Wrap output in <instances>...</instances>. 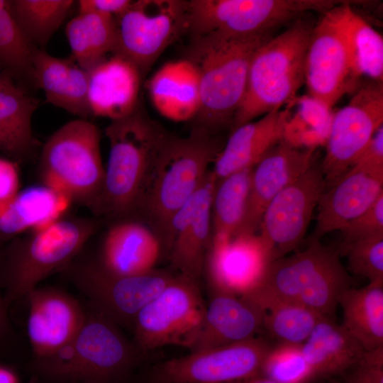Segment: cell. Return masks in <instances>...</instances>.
I'll return each instance as SVG.
<instances>
[{"label":"cell","instance_id":"obj_1","mask_svg":"<svg viewBox=\"0 0 383 383\" xmlns=\"http://www.w3.org/2000/svg\"><path fill=\"white\" fill-rule=\"evenodd\" d=\"M140 105L105 128L109 159L102 190L91 212L109 224L135 218L169 135Z\"/></svg>","mask_w":383,"mask_h":383},{"label":"cell","instance_id":"obj_2","mask_svg":"<svg viewBox=\"0 0 383 383\" xmlns=\"http://www.w3.org/2000/svg\"><path fill=\"white\" fill-rule=\"evenodd\" d=\"M271 37L272 33L192 36L186 57L194 64L199 76L198 127L211 133L231 127L245 94L252 57Z\"/></svg>","mask_w":383,"mask_h":383},{"label":"cell","instance_id":"obj_3","mask_svg":"<svg viewBox=\"0 0 383 383\" xmlns=\"http://www.w3.org/2000/svg\"><path fill=\"white\" fill-rule=\"evenodd\" d=\"M96 217L62 216L40 229L14 238L0 252V287L8 306L42 280L62 272L99 231Z\"/></svg>","mask_w":383,"mask_h":383},{"label":"cell","instance_id":"obj_4","mask_svg":"<svg viewBox=\"0 0 383 383\" xmlns=\"http://www.w3.org/2000/svg\"><path fill=\"white\" fill-rule=\"evenodd\" d=\"M223 146L213 133L199 127L165 140L138 211L152 223L163 248L173 216L201 187Z\"/></svg>","mask_w":383,"mask_h":383},{"label":"cell","instance_id":"obj_5","mask_svg":"<svg viewBox=\"0 0 383 383\" xmlns=\"http://www.w3.org/2000/svg\"><path fill=\"white\" fill-rule=\"evenodd\" d=\"M142 352L114 322L91 308L76 336L55 353L35 359L43 377L64 383H120Z\"/></svg>","mask_w":383,"mask_h":383},{"label":"cell","instance_id":"obj_6","mask_svg":"<svg viewBox=\"0 0 383 383\" xmlns=\"http://www.w3.org/2000/svg\"><path fill=\"white\" fill-rule=\"evenodd\" d=\"M313 27L299 20L257 49L232 130L292 103L304 83L305 59Z\"/></svg>","mask_w":383,"mask_h":383},{"label":"cell","instance_id":"obj_7","mask_svg":"<svg viewBox=\"0 0 383 383\" xmlns=\"http://www.w3.org/2000/svg\"><path fill=\"white\" fill-rule=\"evenodd\" d=\"M340 255L339 248L311 238L306 248L270 262L248 292L298 302L329 317L351 284Z\"/></svg>","mask_w":383,"mask_h":383},{"label":"cell","instance_id":"obj_8","mask_svg":"<svg viewBox=\"0 0 383 383\" xmlns=\"http://www.w3.org/2000/svg\"><path fill=\"white\" fill-rule=\"evenodd\" d=\"M100 143L98 127L88 119L79 118L59 128L40 149L38 173L42 184L91 211L105 175Z\"/></svg>","mask_w":383,"mask_h":383},{"label":"cell","instance_id":"obj_9","mask_svg":"<svg viewBox=\"0 0 383 383\" xmlns=\"http://www.w3.org/2000/svg\"><path fill=\"white\" fill-rule=\"evenodd\" d=\"M333 0H189L187 31L250 35L272 33L279 26L308 12L325 13L342 3Z\"/></svg>","mask_w":383,"mask_h":383},{"label":"cell","instance_id":"obj_10","mask_svg":"<svg viewBox=\"0 0 383 383\" xmlns=\"http://www.w3.org/2000/svg\"><path fill=\"white\" fill-rule=\"evenodd\" d=\"M206 301L199 281L177 274L137 315L131 331L142 352L169 345L189 350L203 323Z\"/></svg>","mask_w":383,"mask_h":383},{"label":"cell","instance_id":"obj_11","mask_svg":"<svg viewBox=\"0 0 383 383\" xmlns=\"http://www.w3.org/2000/svg\"><path fill=\"white\" fill-rule=\"evenodd\" d=\"M89 300L91 308L119 327L131 330L138 313L171 282L164 270L132 276L110 274L94 260L77 256L62 271Z\"/></svg>","mask_w":383,"mask_h":383},{"label":"cell","instance_id":"obj_12","mask_svg":"<svg viewBox=\"0 0 383 383\" xmlns=\"http://www.w3.org/2000/svg\"><path fill=\"white\" fill-rule=\"evenodd\" d=\"M187 9L183 0L132 1L116 18L113 53L131 62L144 77L163 52L187 31Z\"/></svg>","mask_w":383,"mask_h":383},{"label":"cell","instance_id":"obj_13","mask_svg":"<svg viewBox=\"0 0 383 383\" xmlns=\"http://www.w3.org/2000/svg\"><path fill=\"white\" fill-rule=\"evenodd\" d=\"M383 125V83L371 81L334 113L320 165L326 189L350 169Z\"/></svg>","mask_w":383,"mask_h":383},{"label":"cell","instance_id":"obj_14","mask_svg":"<svg viewBox=\"0 0 383 383\" xmlns=\"http://www.w3.org/2000/svg\"><path fill=\"white\" fill-rule=\"evenodd\" d=\"M271 346L258 337L228 345L189 352L154 368L160 383H238L259 376Z\"/></svg>","mask_w":383,"mask_h":383},{"label":"cell","instance_id":"obj_15","mask_svg":"<svg viewBox=\"0 0 383 383\" xmlns=\"http://www.w3.org/2000/svg\"><path fill=\"white\" fill-rule=\"evenodd\" d=\"M325 189L321 167L314 162L269 203L258 233L270 262L287 255L299 245Z\"/></svg>","mask_w":383,"mask_h":383},{"label":"cell","instance_id":"obj_16","mask_svg":"<svg viewBox=\"0 0 383 383\" xmlns=\"http://www.w3.org/2000/svg\"><path fill=\"white\" fill-rule=\"evenodd\" d=\"M383 195V158L364 152L355 164L326 189L317 204L312 239L340 231Z\"/></svg>","mask_w":383,"mask_h":383},{"label":"cell","instance_id":"obj_17","mask_svg":"<svg viewBox=\"0 0 383 383\" xmlns=\"http://www.w3.org/2000/svg\"><path fill=\"white\" fill-rule=\"evenodd\" d=\"M216 184L209 172L205 181L173 216L165 250L177 274L199 281L211 240V202Z\"/></svg>","mask_w":383,"mask_h":383},{"label":"cell","instance_id":"obj_18","mask_svg":"<svg viewBox=\"0 0 383 383\" xmlns=\"http://www.w3.org/2000/svg\"><path fill=\"white\" fill-rule=\"evenodd\" d=\"M269 263L260 234L242 232L211 236L204 272L210 292L242 295L258 282Z\"/></svg>","mask_w":383,"mask_h":383},{"label":"cell","instance_id":"obj_19","mask_svg":"<svg viewBox=\"0 0 383 383\" xmlns=\"http://www.w3.org/2000/svg\"><path fill=\"white\" fill-rule=\"evenodd\" d=\"M355 82L342 36L326 11L309 40L304 67L308 94L332 108Z\"/></svg>","mask_w":383,"mask_h":383},{"label":"cell","instance_id":"obj_20","mask_svg":"<svg viewBox=\"0 0 383 383\" xmlns=\"http://www.w3.org/2000/svg\"><path fill=\"white\" fill-rule=\"evenodd\" d=\"M26 297L27 333L35 359L48 357L67 345L84 322L87 311L62 290L36 287Z\"/></svg>","mask_w":383,"mask_h":383},{"label":"cell","instance_id":"obj_21","mask_svg":"<svg viewBox=\"0 0 383 383\" xmlns=\"http://www.w3.org/2000/svg\"><path fill=\"white\" fill-rule=\"evenodd\" d=\"M316 150L295 148L281 140L255 165L245 218L238 233H258L269 203L314 163Z\"/></svg>","mask_w":383,"mask_h":383},{"label":"cell","instance_id":"obj_22","mask_svg":"<svg viewBox=\"0 0 383 383\" xmlns=\"http://www.w3.org/2000/svg\"><path fill=\"white\" fill-rule=\"evenodd\" d=\"M162 248L150 226L137 218L126 219L109 224L93 260L112 274H143L156 269Z\"/></svg>","mask_w":383,"mask_h":383},{"label":"cell","instance_id":"obj_23","mask_svg":"<svg viewBox=\"0 0 383 383\" xmlns=\"http://www.w3.org/2000/svg\"><path fill=\"white\" fill-rule=\"evenodd\" d=\"M88 72V103L92 116L120 119L140 104L143 77L123 56L112 53Z\"/></svg>","mask_w":383,"mask_h":383},{"label":"cell","instance_id":"obj_24","mask_svg":"<svg viewBox=\"0 0 383 383\" xmlns=\"http://www.w3.org/2000/svg\"><path fill=\"white\" fill-rule=\"evenodd\" d=\"M262 328L260 310L245 297L210 292L203 323L189 352L248 340Z\"/></svg>","mask_w":383,"mask_h":383},{"label":"cell","instance_id":"obj_25","mask_svg":"<svg viewBox=\"0 0 383 383\" xmlns=\"http://www.w3.org/2000/svg\"><path fill=\"white\" fill-rule=\"evenodd\" d=\"M290 109L270 112L235 129L213 165L216 181L238 171L251 168L283 138Z\"/></svg>","mask_w":383,"mask_h":383},{"label":"cell","instance_id":"obj_26","mask_svg":"<svg viewBox=\"0 0 383 383\" xmlns=\"http://www.w3.org/2000/svg\"><path fill=\"white\" fill-rule=\"evenodd\" d=\"M148 96L155 110L174 122L196 118L201 107L199 76L187 57L162 65L148 79Z\"/></svg>","mask_w":383,"mask_h":383},{"label":"cell","instance_id":"obj_27","mask_svg":"<svg viewBox=\"0 0 383 383\" xmlns=\"http://www.w3.org/2000/svg\"><path fill=\"white\" fill-rule=\"evenodd\" d=\"M35 86L47 103L79 118L91 116L88 103L89 72L72 58L54 57L36 48L33 58Z\"/></svg>","mask_w":383,"mask_h":383},{"label":"cell","instance_id":"obj_28","mask_svg":"<svg viewBox=\"0 0 383 383\" xmlns=\"http://www.w3.org/2000/svg\"><path fill=\"white\" fill-rule=\"evenodd\" d=\"M343 40L353 77L383 82L382 36L344 1L327 11Z\"/></svg>","mask_w":383,"mask_h":383},{"label":"cell","instance_id":"obj_29","mask_svg":"<svg viewBox=\"0 0 383 383\" xmlns=\"http://www.w3.org/2000/svg\"><path fill=\"white\" fill-rule=\"evenodd\" d=\"M38 106V100L13 82L0 90V152L17 163L39 157L40 145L32 130Z\"/></svg>","mask_w":383,"mask_h":383},{"label":"cell","instance_id":"obj_30","mask_svg":"<svg viewBox=\"0 0 383 383\" xmlns=\"http://www.w3.org/2000/svg\"><path fill=\"white\" fill-rule=\"evenodd\" d=\"M311 377L344 374L366 351L341 326L323 317L300 345Z\"/></svg>","mask_w":383,"mask_h":383},{"label":"cell","instance_id":"obj_31","mask_svg":"<svg viewBox=\"0 0 383 383\" xmlns=\"http://www.w3.org/2000/svg\"><path fill=\"white\" fill-rule=\"evenodd\" d=\"M71 201L43 184L20 191L0 209V242L40 229L62 216Z\"/></svg>","mask_w":383,"mask_h":383},{"label":"cell","instance_id":"obj_32","mask_svg":"<svg viewBox=\"0 0 383 383\" xmlns=\"http://www.w3.org/2000/svg\"><path fill=\"white\" fill-rule=\"evenodd\" d=\"M240 296L260 310L262 328L279 344L301 345L325 317L301 304L263 292L250 291Z\"/></svg>","mask_w":383,"mask_h":383},{"label":"cell","instance_id":"obj_33","mask_svg":"<svg viewBox=\"0 0 383 383\" xmlns=\"http://www.w3.org/2000/svg\"><path fill=\"white\" fill-rule=\"evenodd\" d=\"M341 326L368 351L383 345V284L348 288L338 301Z\"/></svg>","mask_w":383,"mask_h":383},{"label":"cell","instance_id":"obj_34","mask_svg":"<svg viewBox=\"0 0 383 383\" xmlns=\"http://www.w3.org/2000/svg\"><path fill=\"white\" fill-rule=\"evenodd\" d=\"M72 58L89 72L113 53L117 37L116 18L95 11L79 13L66 25Z\"/></svg>","mask_w":383,"mask_h":383},{"label":"cell","instance_id":"obj_35","mask_svg":"<svg viewBox=\"0 0 383 383\" xmlns=\"http://www.w3.org/2000/svg\"><path fill=\"white\" fill-rule=\"evenodd\" d=\"M251 168L216 181L211 202V236H231L243 225L248 199Z\"/></svg>","mask_w":383,"mask_h":383},{"label":"cell","instance_id":"obj_36","mask_svg":"<svg viewBox=\"0 0 383 383\" xmlns=\"http://www.w3.org/2000/svg\"><path fill=\"white\" fill-rule=\"evenodd\" d=\"M72 0L9 1L11 13L28 41L43 49L71 11Z\"/></svg>","mask_w":383,"mask_h":383},{"label":"cell","instance_id":"obj_37","mask_svg":"<svg viewBox=\"0 0 383 383\" xmlns=\"http://www.w3.org/2000/svg\"><path fill=\"white\" fill-rule=\"evenodd\" d=\"M36 48L26 38L15 21L9 1L0 0V66L35 86L33 64Z\"/></svg>","mask_w":383,"mask_h":383},{"label":"cell","instance_id":"obj_38","mask_svg":"<svg viewBox=\"0 0 383 383\" xmlns=\"http://www.w3.org/2000/svg\"><path fill=\"white\" fill-rule=\"evenodd\" d=\"M348 257V267L369 283L383 284V234L362 239L339 248Z\"/></svg>","mask_w":383,"mask_h":383},{"label":"cell","instance_id":"obj_39","mask_svg":"<svg viewBox=\"0 0 383 383\" xmlns=\"http://www.w3.org/2000/svg\"><path fill=\"white\" fill-rule=\"evenodd\" d=\"M260 375L276 383H301L311 378L300 345L284 344L271 348Z\"/></svg>","mask_w":383,"mask_h":383},{"label":"cell","instance_id":"obj_40","mask_svg":"<svg viewBox=\"0 0 383 383\" xmlns=\"http://www.w3.org/2000/svg\"><path fill=\"white\" fill-rule=\"evenodd\" d=\"M340 231L343 237L340 247L383 234V195L367 210L344 226Z\"/></svg>","mask_w":383,"mask_h":383},{"label":"cell","instance_id":"obj_41","mask_svg":"<svg viewBox=\"0 0 383 383\" xmlns=\"http://www.w3.org/2000/svg\"><path fill=\"white\" fill-rule=\"evenodd\" d=\"M291 105L297 106L296 113L304 125L326 143L334 115L332 108L309 94L296 96Z\"/></svg>","mask_w":383,"mask_h":383},{"label":"cell","instance_id":"obj_42","mask_svg":"<svg viewBox=\"0 0 383 383\" xmlns=\"http://www.w3.org/2000/svg\"><path fill=\"white\" fill-rule=\"evenodd\" d=\"M350 369L348 383H383V345L365 351Z\"/></svg>","mask_w":383,"mask_h":383},{"label":"cell","instance_id":"obj_43","mask_svg":"<svg viewBox=\"0 0 383 383\" xmlns=\"http://www.w3.org/2000/svg\"><path fill=\"white\" fill-rule=\"evenodd\" d=\"M20 177L18 163L0 157V209L19 192Z\"/></svg>","mask_w":383,"mask_h":383},{"label":"cell","instance_id":"obj_44","mask_svg":"<svg viewBox=\"0 0 383 383\" xmlns=\"http://www.w3.org/2000/svg\"><path fill=\"white\" fill-rule=\"evenodd\" d=\"M131 1V0H79L77 4L79 13L95 11L116 18L128 8Z\"/></svg>","mask_w":383,"mask_h":383},{"label":"cell","instance_id":"obj_45","mask_svg":"<svg viewBox=\"0 0 383 383\" xmlns=\"http://www.w3.org/2000/svg\"><path fill=\"white\" fill-rule=\"evenodd\" d=\"M6 309L7 306L4 303L3 294H1L0 292V338H2L8 330Z\"/></svg>","mask_w":383,"mask_h":383},{"label":"cell","instance_id":"obj_46","mask_svg":"<svg viewBox=\"0 0 383 383\" xmlns=\"http://www.w3.org/2000/svg\"><path fill=\"white\" fill-rule=\"evenodd\" d=\"M0 383H19V382L11 370L0 365Z\"/></svg>","mask_w":383,"mask_h":383},{"label":"cell","instance_id":"obj_47","mask_svg":"<svg viewBox=\"0 0 383 383\" xmlns=\"http://www.w3.org/2000/svg\"><path fill=\"white\" fill-rule=\"evenodd\" d=\"M238 383H276V382L267 377L259 375V376H256V377L241 381Z\"/></svg>","mask_w":383,"mask_h":383},{"label":"cell","instance_id":"obj_48","mask_svg":"<svg viewBox=\"0 0 383 383\" xmlns=\"http://www.w3.org/2000/svg\"><path fill=\"white\" fill-rule=\"evenodd\" d=\"M11 82L13 80L11 76L5 72L0 73V90Z\"/></svg>","mask_w":383,"mask_h":383},{"label":"cell","instance_id":"obj_49","mask_svg":"<svg viewBox=\"0 0 383 383\" xmlns=\"http://www.w3.org/2000/svg\"><path fill=\"white\" fill-rule=\"evenodd\" d=\"M148 383H160V382H158L152 380L151 382H148Z\"/></svg>","mask_w":383,"mask_h":383},{"label":"cell","instance_id":"obj_50","mask_svg":"<svg viewBox=\"0 0 383 383\" xmlns=\"http://www.w3.org/2000/svg\"><path fill=\"white\" fill-rule=\"evenodd\" d=\"M331 383H339V382H331Z\"/></svg>","mask_w":383,"mask_h":383}]
</instances>
